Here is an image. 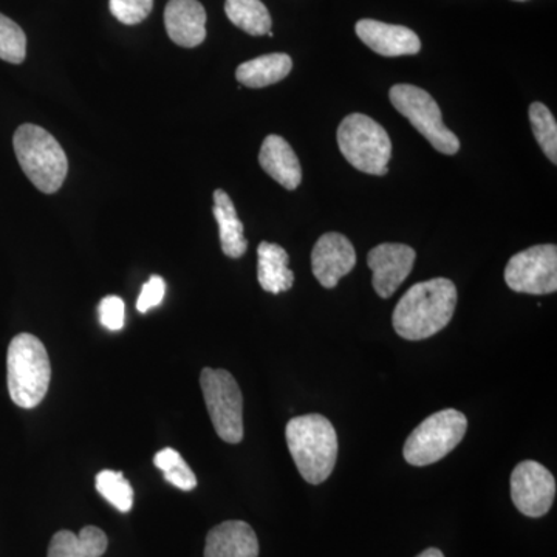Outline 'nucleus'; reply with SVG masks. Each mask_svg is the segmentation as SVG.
Segmentation results:
<instances>
[{"instance_id": "obj_19", "label": "nucleus", "mask_w": 557, "mask_h": 557, "mask_svg": "<svg viewBox=\"0 0 557 557\" xmlns=\"http://www.w3.org/2000/svg\"><path fill=\"white\" fill-rule=\"evenodd\" d=\"M109 541L98 527H84L79 534L62 530L51 539L49 557H101Z\"/></svg>"}, {"instance_id": "obj_23", "label": "nucleus", "mask_w": 557, "mask_h": 557, "mask_svg": "<svg viewBox=\"0 0 557 557\" xmlns=\"http://www.w3.org/2000/svg\"><path fill=\"white\" fill-rule=\"evenodd\" d=\"M530 121L534 137L548 160L557 163V123L552 110L542 102H533L530 106Z\"/></svg>"}, {"instance_id": "obj_6", "label": "nucleus", "mask_w": 557, "mask_h": 557, "mask_svg": "<svg viewBox=\"0 0 557 557\" xmlns=\"http://www.w3.org/2000/svg\"><path fill=\"white\" fill-rule=\"evenodd\" d=\"M468 420L456 409L440 410L413 429L405 443L406 461L412 467L437 463L460 445L467 434Z\"/></svg>"}, {"instance_id": "obj_21", "label": "nucleus", "mask_w": 557, "mask_h": 557, "mask_svg": "<svg viewBox=\"0 0 557 557\" xmlns=\"http://www.w3.org/2000/svg\"><path fill=\"white\" fill-rule=\"evenodd\" d=\"M225 13L236 27L251 36L269 35L273 25L269 9L260 0H226Z\"/></svg>"}, {"instance_id": "obj_1", "label": "nucleus", "mask_w": 557, "mask_h": 557, "mask_svg": "<svg viewBox=\"0 0 557 557\" xmlns=\"http://www.w3.org/2000/svg\"><path fill=\"white\" fill-rule=\"evenodd\" d=\"M457 307V288L453 281L435 277L413 285L394 310L395 332L403 339L423 341L449 324Z\"/></svg>"}, {"instance_id": "obj_29", "label": "nucleus", "mask_w": 557, "mask_h": 557, "mask_svg": "<svg viewBox=\"0 0 557 557\" xmlns=\"http://www.w3.org/2000/svg\"><path fill=\"white\" fill-rule=\"evenodd\" d=\"M417 557H445L437 548H428L426 552L421 553Z\"/></svg>"}, {"instance_id": "obj_15", "label": "nucleus", "mask_w": 557, "mask_h": 557, "mask_svg": "<svg viewBox=\"0 0 557 557\" xmlns=\"http://www.w3.org/2000/svg\"><path fill=\"white\" fill-rule=\"evenodd\" d=\"M255 530L242 520H228L212 528L207 536L205 557H258Z\"/></svg>"}, {"instance_id": "obj_30", "label": "nucleus", "mask_w": 557, "mask_h": 557, "mask_svg": "<svg viewBox=\"0 0 557 557\" xmlns=\"http://www.w3.org/2000/svg\"><path fill=\"white\" fill-rule=\"evenodd\" d=\"M518 2H523V0H518Z\"/></svg>"}, {"instance_id": "obj_7", "label": "nucleus", "mask_w": 557, "mask_h": 557, "mask_svg": "<svg viewBox=\"0 0 557 557\" xmlns=\"http://www.w3.org/2000/svg\"><path fill=\"white\" fill-rule=\"evenodd\" d=\"M200 387L212 426L223 442L239 445L244 440V397L239 384L222 369H203Z\"/></svg>"}, {"instance_id": "obj_5", "label": "nucleus", "mask_w": 557, "mask_h": 557, "mask_svg": "<svg viewBox=\"0 0 557 557\" xmlns=\"http://www.w3.org/2000/svg\"><path fill=\"white\" fill-rule=\"evenodd\" d=\"M341 153L351 166L369 175H386L392 141L386 129L364 113H351L338 127Z\"/></svg>"}, {"instance_id": "obj_3", "label": "nucleus", "mask_w": 557, "mask_h": 557, "mask_svg": "<svg viewBox=\"0 0 557 557\" xmlns=\"http://www.w3.org/2000/svg\"><path fill=\"white\" fill-rule=\"evenodd\" d=\"M50 380V358L40 339L30 333L14 336L7 354L11 401L22 409L36 408L46 398Z\"/></svg>"}, {"instance_id": "obj_28", "label": "nucleus", "mask_w": 557, "mask_h": 557, "mask_svg": "<svg viewBox=\"0 0 557 557\" xmlns=\"http://www.w3.org/2000/svg\"><path fill=\"white\" fill-rule=\"evenodd\" d=\"M166 295V282L163 277L152 276L143 285L137 300L139 313H148L153 307H159Z\"/></svg>"}, {"instance_id": "obj_25", "label": "nucleus", "mask_w": 557, "mask_h": 557, "mask_svg": "<svg viewBox=\"0 0 557 557\" xmlns=\"http://www.w3.org/2000/svg\"><path fill=\"white\" fill-rule=\"evenodd\" d=\"M27 57V36L24 30L0 13V60L22 64Z\"/></svg>"}, {"instance_id": "obj_4", "label": "nucleus", "mask_w": 557, "mask_h": 557, "mask_svg": "<svg viewBox=\"0 0 557 557\" xmlns=\"http://www.w3.org/2000/svg\"><path fill=\"white\" fill-rule=\"evenodd\" d=\"M14 153L22 171L44 194L61 189L69 172V160L58 139L36 124H22L14 132Z\"/></svg>"}, {"instance_id": "obj_10", "label": "nucleus", "mask_w": 557, "mask_h": 557, "mask_svg": "<svg viewBox=\"0 0 557 557\" xmlns=\"http://www.w3.org/2000/svg\"><path fill=\"white\" fill-rule=\"evenodd\" d=\"M556 497L555 475L544 465L527 460L511 474L512 504L528 518L547 515Z\"/></svg>"}, {"instance_id": "obj_27", "label": "nucleus", "mask_w": 557, "mask_h": 557, "mask_svg": "<svg viewBox=\"0 0 557 557\" xmlns=\"http://www.w3.org/2000/svg\"><path fill=\"white\" fill-rule=\"evenodd\" d=\"M100 321L102 327L110 332H120L126 321V306L120 296H106L100 304Z\"/></svg>"}, {"instance_id": "obj_17", "label": "nucleus", "mask_w": 557, "mask_h": 557, "mask_svg": "<svg viewBox=\"0 0 557 557\" xmlns=\"http://www.w3.org/2000/svg\"><path fill=\"white\" fill-rule=\"evenodd\" d=\"M258 258L260 287L271 295L292 289L295 284V274L288 269V252L281 245L262 242L258 248Z\"/></svg>"}, {"instance_id": "obj_9", "label": "nucleus", "mask_w": 557, "mask_h": 557, "mask_svg": "<svg viewBox=\"0 0 557 557\" xmlns=\"http://www.w3.org/2000/svg\"><path fill=\"white\" fill-rule=\"evenodd\" d=\"M505 282L512 292L552 295L557 289L556 245H536L509 259Z\"/></svg>"}, {"instance_id": "obj_26", "label": "nucleus", "mask_w": 557, "mask_h": 557, "mask_svg": "<svg viewBox=\"0 0 557 557\" xmlns=\"http://www.w3.org/2000/svg\"><path fill=\"white\" fill-rule=\"evenodd\" d=\"M110 13L124 25H137L153 9V0H109Z\"/></svg>"}, {"instance_id": "obj_2", "label": "nucleus", "mask_w": 557, "mask_h": 557, "mask_svg": "<svg viewBox=\"0 0 557 557\" xmlns=\"http://www.w3.org/2000/svg\"><path fill=\"white\" fill-rule=\"evenodd\" d=\"M285 437L299 474L310 485H321L338 460V435L327 418L319 413L288 421Z\"/></svg>"}, {"instance_id": "obj_11", "label": "nucleus", "mask_w": 557, "mask_h": 557, "mask_svg": "<svg viewBox=\"0 0 557 557\" xmlns=\"http://www.w3.org/2000/svg\"><path fill=\"white\" fill-rule=\"evenodd\" d=\"M417 252L409 245L381 244L370 249L368 265L373 273V288L380 298L394 296L416 265Z\"/></svg>"}, {"instance_id": "obj_20", "label": "nucleus", "mask_w": 557, "mask_h": 557, "mask_svg": "<svg viewBox=\"0 0 557 557\" xmlns=\"http://www.w3.org/2000/svg\"><path fill=\"white\" fill-rule=\"evenodd\" d=\"M293 69L288 54L271 53L244 62L236 70V78L249 89H263L287 78Z\"/></svg>"}, {"instance_id": "obj_8", "label": "nucleus", "mask_w": 557, "mask_h": 557, "mask_svg": "<svg viewBox=\"0 0 557 557\" xmlns=\"http://www.w3.org/2000/svg\"><path fill=\"white\" fill-rule=\"evenodd\" d=\"M388 98L394 108L431 143L432 148L446 156H456L460 150V139L445 126L437 101L426 90L410 84H397L388 91Z\"/></svg>"}, {"instance_id": "obj_16", "label": "nucleus", "mask_w": 557, "mask_h": 557, "mask_svg": "<svg viewBox=\"0 0 557 557\" xmlns=\"http://www.w3.org/2000/svg\"><path fill=\"white\" fill-rule=\"evenodd\" d=\"M259 163L262 170L285 189L295 190L302 182V168L298 156L287 139L278 135H269L263 139Z\"/></svg>"}, {"instance_id": "obj_12", "label": "nucleus", "mask_w": 557, "mask_h": 557, "mask_svg": "<svg viewBox=\"0 0 557 557\" xmlns=\"http://www.w3.org/2000/svg\"><path fill=\"white\" fill-rule=\"evenodd\" d=\"M357 265V252L346 236L327 233L319 237L311 252V269L324 288H335Z\"/></svg>"}, {"instance_id": "obj_22", "label": "nucleus", "mask_w": 557, "mask_h": 557, "mask_svg": "<svg viewBox=\"0 0 557 557\" xmlns=\"http://www.w3.org/2000/svg\"><path fill=\"white\" fill-rule=\"evenodd\" d=\"M153 465L163 472L166 482L178 490L193 491L197 486L196 474L177 450L172 448L160 450L153 457Z\"/></svg>"}, {"instance_id": "obj_24", "label": "nucleus", "mask_w": 557, "mask_h": 557, "mask_svg": "<svg viewBox=\"0 0 557 557\" xmlns=\"http://www.w3.org/2000/svg\"><path fill=\"white\" fill-rule=\"evenodd\" d=\"M97 490L112 507L121 512H129L134 505V490L131 483L124 479L123 472L101 471L97 475Z\"/></svg>"}, {"instance_id": "obj_18", "label": "nucleus", "mask_w": 557, "mask_h": 557, "mask_svg": "<svg viewBox=\"0 0 557 557\" xmlns=\"http://www.w3.org/2000/svg\"><path fill=\"white\" fill-rule=\"evenodd\" d=\"M212 212L218 220L223 255L231 259H240L247 252L248 242L245 239L244 223L240 222L236 207L225 190H215Z\"/></svg>"}, {"instance_id": "obj_13", "label": "nucleus", "mask_w": 557, "mask_h": 557, "mask_svg": "<svg viewBox=\"0 0 557 557\" xmlns=\"http://www.w3.org/2000/svg\"><path fill=\"white\" fill-rule=\"evenodd\" d=\"M357 35L370 50L381 57H408V54H417L421 50V40L417 33L408 27H403V25L361 20L357 24Z\"/></svg>"}, {"instance_id": "obj_14", "label": "nucleus", "mask_w": 557, "mask_h": 557, "mask_svg": "<svg viewBox=\"0 0 557 557\" xmlns=\"http://www.w3.org/2000/svg\"><path fill=\"white\" fill-rule=\"evenodd\" d=\"M164 27L172 42L194 49L207 39V11L199 0H170Z\"/></svg>"}]
</instances>
